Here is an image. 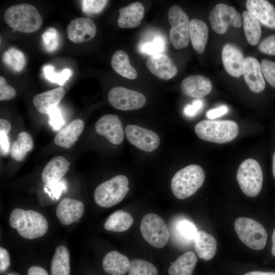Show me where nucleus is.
Instances as JSON below:
<instances>
[{
	"label": "nucleus",
	"mask_w": 275,
	"mask_h": 275,
	"mask_svg": "<svg viewBox=\"0 0 275 275\" xmlns=\"http://www.w3.org/2000/svg\"><path fill=\"white\" fill-rule=\"evenodd\" d=\"M10 226L16 229L22 237L33 239L43 236L48 228L46 218L40 213L32 210L14 209L9 217Z\"/></svg>",
	"instance_id": "obj_1"
},
{
	"label": "nucleus",
	"mask_w": 275,
	"mask_h": 275,
	"mask_svg": "<svg viewBox=\"0 0 275 275\" xmlns=\"http://www.w3.org/2000/svg\"><path fill=\"white\" fill-rule=\"evenodd\" d=\"M5 20L13 29L25 33H33L40 29L42 18L33 5L21 4L9 7L5 12Z\"/></svg>",
	"instance_id": "obj_2"
},
{
	"label": "nucleus",
	"mask_w": 275,
	"mask_h": 275,
	"mask_svg": "<svg viewBox=\"0 0 275 275\" xmlns=\"http://www.w3.org/2000/svg\"><path fill=\"white\" fill-rule=\"evenodd\" d=\"M195 131L198 137L204 141L225 144L236 138L239 128L232 120H204L195 125Z\"/></svg>",
	"instance_id": "obj_3"
},
{
	"label": "nucleus",
	"mask_w": 275,
	"mask_h": 275,
	"mask_svg": "<svg viewBox=\"0 0 275 275\" xmlns=\"http://www.w3.org/2000/svg\"><path fill=\"white\" fill-rule=\"evenodd\" d=\"M205 178L204 171L197 164H190L179 170L171 183L174 195L184 199L193 195L203 185Z\"/></svg>",
	"instance_id": "obj_4"
},
{
	"label": "nucleus",
	"mask_w": 275,
	"mask_h": 275,
	"mask_svg": "<svg viewBox=\"0 0 275 275\" xmlns=\"http://www.w3.org/2000/svg\"><path fill=\"white\" fill-rule=\"evenodd\" d=\"M128 179L123 175H119L104 181L96 188L94 197L99 206L109 208L119 203L129 190Z\"/></svg>",
	"instance_id": "obj_5"
},
{
	"label": "nucleus",
	"mask_w": 275,
	"mask_h": 275,
	"mask_svg": "<svg viewBox=\"0 0 275 275\" xmlns=\"http://www.w3.org/2000/svg\"><path fill=\"white\" fill-rule=\"evenodd\" d=\"M236 178L246 196L255 197L260 193L263 184V172L260 164L254 159L248 158L241 163Z\"/></svg>",
	"instance_id": "obj_6"
},
{
	"label": "nucleus",
	"mask_w": 275,
	"mask_h": 275,
	"mask_svg": "<svg viewBox=\"0 0 275 275\" xmlns=\"http://www.w3.org/2000/svg\"><path fill=\"white\" fill-rule=\"evenodd\" d=\"M234 229L239 239L250 248L261 250L265 246L267 232L257 221L248 217H239L235 221Z\"/></svg>",
	"instance_id": "obj_7"
},
{
	"label": "nucleus",
	"mask_w": 275,
	"mask_h": 275,
	"mask_svg": "<svg viewBox=\"0 0 275 275\" xmlns=\"http://www.w3.org/2000/svg\"><path fill=\"white\" fill-rule=\"evenodd\" d=\"M140 230L144 239L156 248H163L169 240V230L164 221L155 213H148L143 216Z\"/></svg>",
	"instance_id": "obj_8"
},
{
	"label": "nucleus",
	"mask_w": 275,
	"mask_h": 275,
	"mask_svg": "<svg viewBox=\"0 0 275 275\" xmlns=\"http://www.w3.org/2000/svg\"><path fill=\"white\" fill-rule=\"evenodd\" d=\"M168 19L171 26L170 39L174 48L180 49L187 47L189 41L187 14L179 6L173 5L169 10Z\"/></svg>",
	"instance_id": "obj_9"
},
{
	"label": "nucleus",
	"mask_w": 275,
	"mask_h": 275,
	"mask_svg": "<svg viewBox=\"0 0 275 275\" xmlns=\"http://www.w3.org/2000/svg\"><path fill=\"white\" fill-rule=\"evenodd\" d=\"M108 100L113 107L122 111L140 108L146 102L145 96L141 93L122 87L113 88L108 92Z\"/></svg>",
	"instance_id": "obj_10"
},
{
	"label": "nucleus",
	"mask_w": 275,
	"mask_h": 275,
	"mask_svg": "<svg viewBox=\"0 0 275 275\" xmlns=\"http://www.w3.org/2000/svg\"><path fill=\"white\" fill-rule=\"evenodd\" d=\"M209 20L213 30L219 34L226 32L230 25L238 28L242 25L239 13L234 7L222 3L212 9Z\"/></svg>",
	"instance_id": "obj_11"
},
{
	"label": "nucleus",
	"mask_w": 275,
	"mask_h": 275,
	"mask_svg": "<svg viewBox=\"0 0 275 275\" xmlns=\"http://www.w3.org/2000/svg\"><path fill=\"white\" fill-rule=\"evenodd\" d=\"M125 132L129 142L144 151L152 152L159 145L158 135L152 130L135 125H128Z\"/></svg>",
	"instance_id": "obj_12"
},
{
	"label": "nucleus",
	"mask_w": 275,
	"mask_h": 275,
	"mask_svg": "<svg viewBox=\"0 0 275 275\" xmlns=\"http://www.w3.org/2000/svg\"><path fill=\"white\" fill-rule=\"evenodd\" d=\"M95 129L114 145L120 144L124 140L122 124L116 115L109 114L101 117L96 123Z\"/></svg>",
	"instance_id": "obj_13"
},
{
	"label": "nucleus",
	"mask_w": 275,
	"mask_h": 275,
	"mask_svg": "<svg viewBox=\"0 0 275 275\" xmlns=\"http://www.w3.org/2000/svg\"><path fill=\"white\" fill-rule=\"evenodd\" d=\"M68 39L74 43H81L92 39L96 34V26L93 20L86 17L72 20L67 28Z\"/></svg>",
	"instance_id": "obj_14"
},
{
	"label": "nucleus",
	"mask_w": 275,
	"mask_h": 275,
	"mask_svg": "<svg viewBox=\"0 0 275 275\" xmlns=\"http://www.w3.org/2000/svg\"><path fill=\"white\" fill-rule=\"evenodd\" d=\"M242 74L247 86L252 91L260 93L264 90L265 82L261 65L256 58L248 57L244 59Z\"/></svg>",
	"instance_id": "obj_15"
},
{
	"label": "nucleus",
	"mask_w": 275,
	"mask_h": 275,
	"mask_svg": "<svg viewBox=\"0 0 275 275\" xmlns=\"http://www.w3.org/2000/svg\"><path fill=\"white\" fill-rule=\"evenodd\" d=\"M84 210V205L81 202L67 198L60 201L56 213L62 224L69 225L79 220L82 217Z\"/></svg>",
	"instance_id": "obj_16"
},
{
	"label": "nucleus",
	"mask_w": 275,
	"mask_h": 275,
	"mask_svg": "<svg viewBox=\"0 0 275 275\" xmlns=\"http://www.w3.org/2000/svg\"><path fill=\"white\" fill-rule=\"evenodd\" d=\"M222 59L226 71L230 75L239 77L242 74L244 59L241 50L237 46L226 44L222 49Z\"/></svg>",
	"instance_id": "obj_17"
},
{
	"label": "nucleus",
	"mask_w": 275,
	"mask_h": 275,
	"mask_svg": "<svg viewBox=\"0 0 275 275\" xmlns=\"http://www.w3.org/2000/svg\"><path fill=\"white\" fill-rule=\"evenodd\" d=\"M246 7L259 22L265 26L275 29V8L266 0H248Z\"/></svg>",
	"instance_id": "obj_18"
},
{
	"label": "nucleus",
	"mask_w": 275,
	"mask_h": 275,
	"mask_svg": "<svg viewBox=\"0 0 275 275\" xmlns=\"http://www.w3.org/2000/svg\"><path fill=\"white\" fill-rule=\"evenodd\" d=\"M148 69L158 78L170 79L177 73V68L172 60L162 53L150 56L146 61Z\"/></svg>",
	"instance_id": "obj_19"
},
{
	"label": "nucleus",
	"mask_w": 275,
	"mask_h": 275,
	"mask_svg": "<svg viewBox=\"0 0 275 275\" xmlns=\"http://www.w3.org/2000/svg\"><path fill=\"white\" fill-rule=\"evenodd\" d=\"M212 87L211 81L207 77L201 75L187 76L181 84L183 94L198 99L208 95L212 90Z\"/></svg>",
	"instance_id": "obj_20"
},
{
	"label": "nucleus",
	"mask_w": 275,
	"mask_h": 275,
	"mask_svg": "<svg viewBox=\"0 0 275 275\" xmlns=\"http://www.w3.org/2000/svg\"><path fill=\"white\" fill-rule=\"evenodd\" d=\"M84 127L85 124L82 120H74L56 135L54 143L65 149L71 148L78 140Z\"/></svg>",
	"instance_id": "obj_21"
},
{
	"label": "nucleus",
	"mask_w": 275,
	"mask_h": 275,
	"mask_svg": "<svg viewBox=\"0 0 275 275\" xmlns=\"http://www.w3.org/2000/svg\"><path fill=\"white\" fill-rule=\"evenodd\" d=\"M118 24L123 29L139 26L144 16V7L140 2H134L119 10Z\"/></svg>",
	"instance_id": "obj_22"
},
{
	"label": "nucleus",
	"mask_w": 275,
	"mask_h": 275,
	"mask_svg": "<svg viewBox=\"0 0 275 275\" xmlns=\"http://www.w3.org/2000/svg\"><path fill=\"white\" fill-rule=\"evenodd\" d=\"M70 162L64 157L52 158L44 168L42 180L45 184L61 181L69 170Z\"/></svg>",
	"instance_id": "obj_23"
},
{
	"label": "nucleus",
	"mask_w": 275,
	"mask_h": 275,
	"mask_svg": "<svg viewBox=\"0 0 275 275\" xmlns=\"http://www.w3.org/2000/svg\"><path fill=\"white\" fill-rule=\"evenodd\" d=\"M128 257L116 251L107 253L103 257L102 266L104 271L111 275H125L130 266Z\"/></svg>",
	"instance_id": "obj_24"
},
{
	"label": "nucleus",
	"mask_w": 275,
	"mask_h": 275,
	"mask_svg": "<svg viewBox=\"0 0 275 275\" xmlns=\"http://www.w3.org/2000/svg\"><path fill=\"white\" fill-rule=\"evenodd\" d=\"M65 94L63 88H57L35 95L33 103L40 113L48 114L50 110L57 107Z\"/></svg>",
	"instance_id": "obj_25"
},
{
	"label": "nucleus",
	"mask_w": 275,
	"mask_h": 275,
	"mask_svg": "<svg viewBox=\"0 0 275 275\" xmlns=\"http://www.w3.org/2000/svg\"><path fill=\"white\" fill-rule=\"evenodd\" d=\"M194 240L195 250L199 258L208 261L214 257L216 252V241L211 234L200 230Z\"/></svg>",
	"instance_id": "obj_26"
},
{
	"label": "nucleus",
	"mask_w": 275,
	"mask_h": 275,
	"mask_svg": "<svg viewBox=\"0 0 275 275\" xmlns=\"http://www.w3.org/2000/svg\"><path fill=\"white\" fill-rule=\"evenodd\" d=\"M208 27L203 21L194 18L190 20L189 34L194 49L199 53L203 52L208 39Z\"/></svg>",
	"instance_id": "obj_27"
},
{
	"label": "nucleus",
	"mask_w": 275,
	"mask_h": 275,
	"mask_svg": "<svg viewBox=\"0 0 275 275\" xmlns=\"http://www.w3.org/2000/svg\"><path fill=\"white\" fill-rule=\"evenodd\" d=\"M197 261L194 252H185L170 263L168 273L169 275H192Z\"/></svg>",
	"instance_id": "obj_28"
},
{
	"label": "nucleus",
	"mask_w": 275,
	"mask_h": 275,
	"mask_svg": "<svg viewBox=\"0 0 275 275\" xmlns=\"http://www.w3.org/2000/svg\"><path fill=\"white\" fill-rule=\"evenodd\" d=\"M111 64L113 69L123 77L134 79L137 76L136 71L131 65L129 57L125 51H116L112 56Z\"/></svg>",
	"instance_id": "obj_29"
},
{
	"label": "nucleus",
	"mask_w": 275,
	"mask_h": 275,
	"mask_svg": "<svg viewBox=\"0 0 275 275\" xmlns=\"http://www.w3.org/2000/svg\"><path fill=\"white\" fill-rule=\"evenodd\" d=\"M51 275H70V254L64 246H58L50 264Z\"/></svg>",
	"instance_id": "obj_30"
},
{
	"label": "nucleus",
	"mask_w": 275,
	"mask_h": 275,
	"mask_svg": "<svg viewBox=\"0 0 275 275\" xmlns=\"http://www.w3.org/2000/svg\"><path fill=\"white\" fill-rule=\"evenodd\" d=\"M133 219L130 214L120 210L113 213L104 224L106 230L121 232L127 230L133 224Z\"/></svg>",
	"instance_id": "obj_31"
},
{
	"label": "nucleus",
	"mask_w": 275,
	"mask_h": 275,
	"mask_svg": "<svg viewBox=\"0 0 275 275\" xmlns=\"http://www.w3.org/2000/svg\"><path fill=\"white\" fill-rule=\"evenodd\" d=\"M34 146L33 140L31 135L25 131L19 133L17 140L10 146L11 156L15 160L21 161L26 153L31 151Z\"/></svg>",
	"instance_id": "obj_32"
},
{
	"label": "nucleus",
	"mask_w": 275,
	"mask_h": 275,
	"mask_svg": "<svg viewBox=\"0 0 275 275\" xmlns=\"http://www.w3.org/2000/svg\"><path fill=\"white\" fill-rule=\"evenodd\" d=\"M242 19L244 32L248 42L252 45H257L261 35L259 22L248 11L243 12Z\"/></svg>",
	"instance_id": "obj_33"
},
{
	"label": "nucleus",
	"mask_w": 275,
	"mask_h": 275,
	"mask_svg": "<svg viewBox=\"0 0 275 275\" xmlns=\"http://www.w3.org/2000/svg\"><path fill=\"white\" fill-rule=\"evenodd\" d=\"M166 42L164 37L160 34H154L144 40L139 45L141 52L151 56L161 53L166 49Z\"/></svg>",
	"instance_id": "obj_34"
},
{
	"label": "nucleus",
	"mask_w": 275,
	"mask_h": 275,
	"mask_svg": "<svg viewBox=\"0 0 275 275\" xmlns=\"http://www.w3.org/2000/svg\"><path fill=\"white\" fill-rule=\"evenodd\" d=\"M2 60L6 65L16 72L21 71L26 65L24 54L14 47H11L4 52Z\"/></svg>",
	"instance_id": "obj_35"
},
{
	"label": "nucleus",
	"mask_w": 275,
	"mask_h": 275,
	"mask_svg": "<svg viewBox=\"0 0 275 275\" xmlns=\"http://www.w3.org/2000/svg\"><path fill=\"white\" fill-rule=\"evenodd\" d=\"M127 275H158V270L152 263L135 258L130 261Z\"/></svg>",
	"instance_id": "obj_36"
},
{
	"label": "nucleus",
	"mask_w": 275,
	"mask_h": 275,
	"mask_svg": "<svg viewBox=\"0 0 275 275\" xmlns=\"http://www.w3.org/2000/svg\"><path fill=\"white\" fill-rule=\"evenodd\" d=\"M43 70L44 76L48 80L60 85H63L72 74L69 69H65L61 72H57L54 67L50 65L44 66Z\"/></svg>",
	"instance_id": "obj_37"
},
{
	"label": "nucleus",
	"mask_w": 275,
	"mask_h": 275,
	"mask_svg": "<svg viewBox=\"0 0 275 275\" xmlns=\"http://www.w3.org/2000/svg\"><path fill=\"white\" fill-rule=\"evenodd\" d=\"M42 37L43 45L47 51H52L58 47L59 36L56 29L52 27L47 28Z\"/></svg>",
	"instance_id": "obj_38"
},
{
	"label": "nucleus",
	"mask_w": 275,
	"mask_h": 275,
	"mask_svg": "<svg viewBox=\"0 0 275 275\" xmlns=\"http://www.w3.org/2000/svg\"><path fill=\"white\" fill-rule=\"evenodd\" d=\"M176 227L179 233L188 240H194L198 232L195 225L186 219L180 221Z\"/></svg>",
	"instance_id": "obj_39"
},
{
	"label": "nucleus",
	"mask_w": 275,
	"mask_h": 275,
	"mask_svg": "<svg viewBox=\"0 0 275 275\" xmlns=\"http://www.w3.org/2000/svg\"><path fill=\"white\" fill-rule=\"evenodd\" d=\"M260 65L262 74L265 79L271 86L275 88V62L263 59Z\"/></svg>",
	"instance_id": "obj_40"
},
{
	"label": "nucleus",
	"mask_w": 275,
	"mask_h": 275,
	"mask_svg": "<svg viewBox=\"0 0 275 275\" xmlns=\"http://www.w3.org/2000/svg\"><path fill=\"white\" fill-rule=\"evenodd\" d=\"M67 189L66 184L64 180L57 182L45 184L44 187L45 192L47 193L52 200H58L63 190Z\"/></svg>",
	"instance_id": "obj_41"
},
{
	"label": "nucleus",
	"mask_w": 275,
	"mask_h": 275,
	"mask_svg": "<svg viewBox=\"0 0 275 275\" xmlns=\"http://www.w3.org/2000/svg\"><path fill=\"white\" fill-rule=\"evenodd\" d=\"M82 10L87 13L96 14L100 12L105 7L107 1L84 0L81 1Z\"/></svg>",
	"instance_id": "obj_42"
},
{
	"label": "nucleus",
	"mask_w": 275,
	"mask_h": 275,
	"mask_svg": "<svg viewBox=\"0 0 275 275\" xmlns=\"http://www.w3.org/2000/svg\"><path fill=\"white\" fill-rule=\"evenodd\" d=\"M259 51L268 55L275 56V34L262 40L258 45Z\"/></svg>",
	"instance_id": "obj_43"
},
{
	"label": "nucleus",
	"mask_w": 275,
	"mask_h": 275,
	"mask_svg": "<svg viewBox=\"0 0 275 275\" xmlns=\"http://www.w3.org/2000/svg\"><path fill=\"white\" fill-rule=\"evenodd\" d=\"M16 94L15 89L9 85L2 76H0V100H7L13 98Z\"/></svg>",
	"instance_id": "obj_44"
},
{
	"label": "nucleus",
	"mask_w": 275,
	"mask_h": 275,
	"mask_svg": "<svg viewBox=\"0 0 275 275\" xmlns=\"http://www.w3.org/2000/svg\"><path fill=\"white\" fill-rule=\"evenodd\" d=\"M49 116V123L53 129H59L64 124V120L58 107H56L50 110L48 114Z\"/></svg>",
	"instance_id": "obj_45"
},
{
	"label": "nucleus",
	"mask_w": 275,
	"mask_h": 275,
	"mask_svg": "<svg viewBox=\"0 0 275 275\" xmlns=\"http://www.w3.org/2000/svg\"><path fill=\"white\" fill-rule=\"evenodd\" d=\"M204 102L202 99H197L190 104L186 105L184 108V114L187 117H193L202 109Z\"/></svg>",
	"instance_id": "obj_46"
},
{
	"label": "nucleus",
	"mask_w": 275,
	"mask_h": 275,
	"mask_svg": "<svg viewBox=\"0 0 275 275\" xmlns=\"http://www.w3.org/2000/svg\"><path fill=\"white\" fill-rule=\"evenodd\" d=\"M10 256L7 250L0 248V271L1 272L7 270L10 265Z\"/></svg>",
	"instance_id": "obj_47"
},
{
	"label": "nucleus",
	"mask_w": 275,
	"mask_h": 275,
	"mask_svg": "<svg viewBox=\"0 0 275 275\" xmlns=\"http://www.w3.org/2000/svg\"><path fill=\"white\" fill-rule=\"evenodd\" d=\"M228 112V107L226 105H222L208 111L206 113V116L208 118L213 120L221 117Z\"/></svg>",
	"instance_id": "obj_48"
},
{
	"label": "nucleus",
	"mask_w": 275,
	"mask_h": 275,
	"mask_svg": "<svg viewBox=\"0 0 275 275\" xmlns=\"http://www.w3.org/2000/svg\"><path fill=\"white\" fill-rule=\"evenodd\" d=\"M1 153L3 155L8 154L10 149L8 134L0 131Z\"/></svg>",
	"instance_id": "obj_49"
},
{
	"label": "nucleus",
	"mask_w": 275,
	"mask_h": 275,
	"mask_svg": "<svg viewBox=\"0 0 275 275\" xmlns=\"http://www.w3.org/2000/svg\"><path fill=\"white\" fill-rule=\"evenodd\" d=\"M27 274L28 275H48L45 269L38 266H33L30 267Z\"/></svg>",
	"instance_id": "obj_50"
},
{
	"label": "nucleus",
	"mask_w": 275,
	"mask_h": 275,
	"mask_svg": "<svg viewBox=\"0 0 275 275\" xmlns=\"http://www.w3.org/2000/svg\"><path fill=\"white\" fill-rule=\"evenodd\" d=\"M11 129V124L10 122L3 119L0 120V131L4 132L8 134Z\"/></svg>",
	"instance_id": "obj_51"
},
{
	"label": "nucleus",
	"mask_w": 275,
	"mask_h": 275,
	"mask_svg": "<svg viewBox=\"0 0 275 275\" xmlns=\"http://www.w3.org/2000/svg\"><path fill=\"white\" fill-rule=\"evenodd\" d=\"M244 275H275V272H265L261 271H253L248 272Z\"/></svg>",
	"instance_id": "obj_52"
},
{
	"label": "nucleus",
	"mask_w": 275,
	"mask_h": 275,
	"mask_svg": "<svg viewBox=\"0 0 275 275\" xmlns=\"http://www.w3.org/2000/svg\"><path fill=\"white\" fill-rule=\"evenodd\" d=\"M272 243L271 254L275 257V228L274 229L272 234Z\"/></svg>",
	"instance_id": "obj_53"
},
{
	"label": "nucleus",
	"mask_w": 275,
	"mask_h": 275,
	"mask_svg": "<svg viewBox=\"0 0 275 275\" xmlns=\"http://www.w3.org/2000/svg\"><path fill=\"white\" fill-rule=\"evenodd\" d=\"M272 173L275 178V152H274L272 157Z\"/></svg>",
	"instance_id": "obj_54"
}]
</instances>
